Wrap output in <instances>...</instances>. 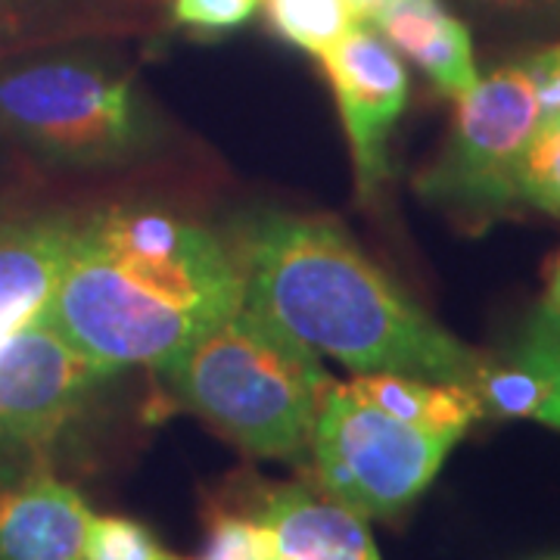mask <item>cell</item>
<instances>
[{"label": "cell", "mask_w": 560, "mask_h": 560, "mask_svg": "<svg viewBox=\"0 0 560 560\" xmlns=\"http://www.w3.org/2000/svg\"><path fill=\"white\" fill-rule=\"evenodd\" d=\"M0 138L62 168H113L150 153L162 128L131 72L60 44L0 60Z\"/></svg>", "instance_id": "cell-4"}, {"label": "cell", "mask_w": 560, "mask_h": 560, "mask_svg": "<svg viewBox=\"0 0 560 560\" xmlns=\"http://www.w3.org/2000/svg\"><path fill=\"white\" fill-rule=\"evenodd\" d=\"M539 121V97L526 62L495 69L455 101L440 156L415 180L418 197L467 231L511 215L523 206V156Z\"/></svg>", "instance_id": "cell-5"}, {"label": "cell", "mask_w": 560, "mask_h": 560, "mask_svg": "<svg viewBox=\"0 0 560 560\" xmlns=\"http://www.w3.org/2000/svg\"><path fill=\"white\" fill-rule=\"evenodd\" d=\"M268 25L312 57H324L361 20L352 0H261Z\"/></svg>", "instance_id": "cell-15"}, {"label": "cell", "mask_w": 560, "mask_h": 560, "mask_svg": "<svg viewBox=\"0 0 560 560\" xmlns=\"http://www.w3.org/2000/svg\"><path fill=\"white\" fill-rule=\"evenodd\" d=\"M470 10L489 13V16H508V20H521V16H541L548 10H558L560 0H464Z\"/></svg>", "instance_id": "cell-22"}, {"label": "cell", "mask_w": 560, "mask_h": 560, "mask_svg": "<svg viewBox=\"0 0 560 560\" xmlns=\"http://www.w3.org/2000/svg\"><path fill=\"white\" fill-rule=\"evenodd\" d=\"M555 50H558V54H560V44H558V47H555Z\"/></svg>", "instance_id": "cell-24"}, {"label": "cell", "mask_w": 560, "mask_h": 560, "mask_svg": "<svg viewBox=\"0 0 560 560\" xmlns=\"http://www.w3.org/2000/svg\"><path fill=\"white\" fill-rule=\"evenodd\" d=\"M521 197L523 206L560 219V113L539 121L529 140V150L523 156Z\"/></svg>", "instance_id": "cell-20"}, {"label": "cell", "mask_w": 560, "mask_h": 560, "mask_svg": "<svg viewBox=\"0 0 560 560\" xmlns=\"http://www.w3.org/2000/svg\"><path fill=\"white\" fill-rule=\"evenodd\" d=\"M511 361L533 371L545 386V399L536 420L560 430V320L539 308L514 346Z\"/></svg>", "instance_id": "cell-16"}, {"label": "cell", "mask_w": 560, "mask_h": 560, "mask_svg": "<svg viewBox=\"0 0 560 560\" xmlns=\"http://www.w3.org/2000/svg\"><path fill=\"white\" fill-rule=\"evenodd\" d=\"M91 514L47 452L0 460V560H84Z\"/></svg>", "instance_id": "cell-9"}, {"label": "cell", "mask_w": 560, "mask_h": 560, "mask_svg": "<svg viewBox=\"0 0 560 560\" xmlns=\"http://www.w3.org/2000/svg\"><path fill=\"white\" fill-rule=\"evenodd\" d=\"M79 224V212L62 209L0 212V340L47 305Z\"/></svg>", "instance_id": "cell-11"}, {"label": "cell", "mask_w": 560, "mask_h": 560, "mask_svg": "<svg viewBox=\"0 0 560 560\" xmlns=\"http://www.w3.org/2000/svg\"><path fill=\"white\" fill-rule=\"evenodd\" d=\"M458 442L455 433L423 430L386 415L349 383H330L308 458L330 499L364 521H389L430 489Z\"/></svg>", "instance_id": "cell-6"}, {"label": "cell", "mask_w": 560, "mask_h": 560, "mask_svg": "<svg viewBox=\"0 0 560 560\" xmlns=\"http://www.w3.org/2000/svg\"><path fill=\"white\" fill-rule=\"evenodd\" d=\"M349 386L393 418L436 433H455L460 440L477 420L486 418L480 396L464 383L427 381L411 374H355Z\"/></svg>", "instance_id": "cell-14"}, {"label": "cell", "mask_w": 560, "mask_h": 560, "mask_svg": "<svg viewBox=\"0 0 560 560\" xmlns=\"http://www.w3.org/2000/svg\"><path fill=\"white\" fill-rule=\"evenodd\" d=\"M371 25L445 97L458 101L480 81L470 32L440 0H386Z\"/></svg>", "instance_id": "cell-12"}, {"label": "cell", "mask_w": 560, "mask_h": 560, "mask_svg": "<svg viewBox=\"0 0 560 560\" xmlns=\"http://www.w3.org/2000/svg\"><path fill=\"white\" fill-rule=\"evenodd\" d=\"M253 511L268 539L265 560H383L368 521L320 486L287 482L268 489Z\"/></svg>", "instance_id": "cell-10"}, {"label": "cell", "mask_w": 560, "mask_h": 560, "mask_svg": "<svg viewBox=\"0 0 560 560\" xmlns=\"http://www.w3.org/2000/svg\"><path fill=\"white\" fill-rule=\"evenodd\" d=\"M180 408L212 423L253 458L305 460L330 374L320 355L243 302L156 368Z\"/></svg>", "instance_id": "cell-3"}, {"label": "cell", "mask_w": 560, "mask_h": 560, "mask_svg": "<svg viewBox=\"0 0 560 560\" xmlns=\"http://www.w3.org/2000/svg\"><path fill=\"white\" fill-rule=\"evenodd\" d=\"M84 560H190L165 548L153 529L121 514H91Z\"/></svg>", "instance_id": "cell-18"}, {"label": "cell", "mask_w": 560, "mask_h": 560, "mask_svg": "<svg viewBox=\"0 0 560 560\" xmlns=\"http://www.w3.org/2000/svg\"><path fill=\"white\" fill-rule=\"evenodd\" d=\"M268 539L259 517L249 508L212 504L206 511V533L197 558L190 560H265Z\"/></svg>", "instance_id": "cell-17"}, {"label": "cell", "mask_w": 560, "mask_h": 560, "mask_svg": "<svg viewBox=\"0 0 560 560\" xmlns=\"http://www.w3.org/2000/svg\"><path fill=\"white\" fill-rule=\"evenodd\" d=\"M474 393L480 396L486 418L536 420L541 399H545V386L539 377L517 361H508V364L489 361L480 381L474 383Z\"/></svg>", "instance_id": "cell-19"}, {"label": "cell", "mask_w": 560, "mask_h": 560, "mask_svg": "<svg viewBox=\"0 0 560 560\" xmlns=\"http://www.w3.org/2000/svg\"><path fill=\"white\" fill-rule=\"evenodd\" d=\"M541 312H548L551 318L560 320V253L555 265H551V275H548V290H545V300H541Z\"/></svg>", "instance_id": "cell-23"}, {"label": "cell", "mask_w": 560, "mask_h": 560, "mask_svg": "<svg viewBox=\"0 0 560 560\" xmlns=\"http://www.w3.org/2000/svg\"><path fill=\"white\" fill-rule=\"evenodd\" d=\"M320 66L337 97L359 197L371 200L389 178V138L408 103L405 62L371 22H359Z\"/></svg>", "instance_id": "cell-8"}, {"label": "cell", "mask_w": 560, "mask_h": 560, "mask_svg": "<svg viewBox=\"0 0 560 560\" xmlns=\"http://www.w3.org/2000/svg\"><path fill=\"white\" fill-rule=\"evenodd\" d=\"M261 0H172V16L202 32H228L256 16Z\"/></svg>", "instance_id": "cell-21"}, {"label": "cell", "mask_w": 560, "mask_h": 560, "mask_svg": "<svg viewBox=\"0 0 560 560\" xmlns=\"http://www.w3.org/2000/svg\"><path fill=\"white\" fill-rule=\"evenodd\" d=\"M135 0H0V60L131 25Z\"/></svg>", "instance_id": "cell-13"}, {"label": "cell", "mask_w": 560, "mask_h": 560, "mask_svg": "<svg viewBox=\"0 0 560 560\" xmlns=\"http://www.w3.org/2000/svg\"><path fill=\"white\" fill-rule=\"evenodd\" d=\"M119 371L88 359L44 315L0 340V460L38 455Z\"/></svg>", "instance_id": "cell-7"}, {"label": "cell", "mask_w": 560, "mask_h": 560, "mask_svg": "<svg viewBox=\"0 0 560 560\" xmlns=\"http://www.w3.org/2000/svg\"><path fill=\"white\" fill-rule=\"evenodd\" d=\"M241 305V265L224 237L165 209L109 206L81 215L40 315L88 359L156 371Z\"/></svg>", "instance_id": "cell-2"}, {"label": "cell", "mask_w": 560, "mask_h": 560, "mask_svg": "<svg viewBox=\"0 0 560 560\" xmlns=\"http://www.w3.org/2000/svg\"><path fill=\"white\" fill-rule=\"evenodd\" d=\"M243 302L355 374H411L474 389L489 359L452 337L337 219L259 209L234 221Z\"/></svg>", "instance_id": "cell-1"}, {"label": "cell", "mask_w": 560, "mask_h": 560, "mask_svg": "<svg viewBox=\"0 0 560 560\" xmlns=\"http://www.w3.org/2000/svg\"><path fill=\"white\" fill-rule=\"evenodd\" d=\"M0 140H3V138H0Z\"/></svg>", "instance_id": "cell-25"}]
</instances>
